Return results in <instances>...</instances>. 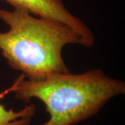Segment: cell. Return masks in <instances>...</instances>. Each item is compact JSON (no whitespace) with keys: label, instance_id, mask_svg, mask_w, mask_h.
I'll return each mask as SVG.
<instances>
[{"label":"cell","instance_id":"obj_1","mask_svg":"<svg viewBox=\"0 0 125 125\" xmlns=\"http://www.w3.org/2000/svg\"><path fill=\"white\" fill-rule=\"evenodd\" d=\"M20 74L13 82L15 98L26 104L40 99L49 118L40 125H74L96 115L113 97L125 93V83L101 70L82 74L60 72L39 79Z\"/></svg>","mask_w":125,"mask_h":125},{"label":"cell","instance_id":"obj_2","mask_svg":"<svg viewBox=\"0 0 125 125\" xmlns=\"http://www.w3.org/2000/svg\"><path fill=\"white\" fill-rule=\"evenodd\" d=\"M0 19L9 30L0 33V50L9 66L28 79L69 72L62 56L69 44L83 45L80 36L71 27L52 20L36 18L27 10L0 9Z\"/></svg>","mask_w":125,"mask_h":125},{"label":"cell","instance_id":"obj_4","mask_svg":"<svg viewBox=\"0 0 125 125\" xmlns=\"http://www.w3.org/2000/svg\"><path fill=\"white\" fill-rule=\"evenodd\" d=\"M13 83L9 88L0 93V125H30L36 113V106L33 104H27L21 110L15 111L13 109H7L1 103V100L13 93Z\"/></svg>","mask_w":125,"mask_h":125},{"label":"cell","instance_id":"obj_3","mask_svg":"<svg viewBox=\"0 0 125 125\" xmlns=\"http://www.w3.org/2000/svg\"><path fill=\"white\" fill-rule=\"evenodd\" d=\"M14 8H22L38 17L62 23L80 36L83 45L93 47L94 38L92 31L80 19L74 16L64 6L62 0H5Z\"/></svg>","mask_w":125,"mask_h":125}]
</instances>
